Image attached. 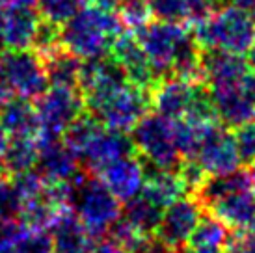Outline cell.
<instances>
[{
    "label": "cell",
    "mask_w": 255,
    "mask_h": 253,
    "mask_svg": "<svg viewBox=\"0 0 255 253\" xmlns=\"http://www.w3.org/2000/svg\"><path fill=\"white\" fill-rule=\"evenodd\" d=\"M86 110L95 116L105 128L130 132L136 123L151 110V92L127 82L99 101L88 105Z\"/></svg>",
    "instance_id": "277c9868"
},
{
    "label": "cell",
    "mask_w": 255,
    "mask_h": 253,
    "mask_svg": "<svg viewBox=\"0 0 255 253\" xmlns=\"http://www.w3.org/2000/svg\"><path fill=\"white\" fill-rule=\"evenodd\" d=\"M246 63H248V67L255 73V41L252 43V47L248 50V58H246Z\"/></svg>",
    "instance_id": "ab89813d"
},
{
    "label": "cell",
    "mask_w": 255,
    "mask_h": 253,
    "mask_svg": "<svg viewBox=\"0 0 255 253\" xmlns=\"http://www.w3.org/2000/svg\"><path fill=\"white\" fill-rule=\"evenodd\" d=\"M149 6L156 21L188 24V2L186 0H149Z\"/></svg>",
    "instance_id": "f1b7e54d"
},
{
    "label": "cell",
    "mask_w": 255,
    "mask_h": 253,
    "mask_svg": "<svg viewBox=\"0 0 255 253\" xmlns=\"http://www.w3.org/2000/svg\"><path fill=\"white\" fill-rule=\"evenodd\" d=\"M2 253H13V250H6V252H2Z\"/></svg>",
    "instance_id": "7bdbcfd3"
},
{
    "label": "cell",
    "mask_w": 255,
    "mask_h": 253,
    "mask_svg": "<svg viewBox=\"0 0 255 253\" xmlns=\"http://www.w3.org/2000/svg\"><path fill=\"white\" fill-rule=\"evenodd\" d=\"M49 231L54 242V253H95L97 250V240L71 209H65Z\"/></svg>",
    "instance_id": "e0dca14e"
},
{
    "label": "cell",
    "mask_w": 255,
    "mask_h": 253,
    "mask_svg": "<svg viewBox=\"0 0 255 253\" xmlns=\"http://www.w3.org/2000/svg\"><path fill=\"white\" fill-rule=\"evenodd\" d=\"M194 160L199 162V166L205 169L207 175L231 173L241 168L242 164L235 136L227 132V128L222 123H216L209 128Z\"/></svg>",
    "instance_id": "9c48e42d"
},
{
    "label": "cell",
    "mask_w": 255,
    "mask_h": 253,
    "mask_svg": "<svg viewBox=\"0 0 255 253\" xmlns=\"http://www.w3.org/2000/svg\"><path fill=\"white\" fill-rule=\"evenodd\" d=\"M231 6H237L244 9V11H250V13H255V0H229Z\"/></svg>",
    "instance_id": "f35d334b"
},
{
    "label": "cell",
    "mask_w": 255,
    "mask_h": 253,
    "mask_svg": "<svg viewBox=\"0 0 255 253\" xmlns=\"http://www.w3.org/2000/svg\"><path fill=\"white\" fill-rule=\"evenodd\" d=\"M121 216L143 235H156L164 216V207L140 192L138 196L123 203Z\"/></svg>",
    "instance_id": "603a6c76"
},
{
    "label": "cell",
    "mask_w": 255,
    "mask_h": 253,
    "mask_svg": "<svg viewBox=\"0 0 255 253\" xmlns=\"http://www.w3.org/2000/svg\"><path fill=\"white\" fill-rule=\"evenodd\" d=\"M231 229L216 216L203 212L186 244V253H226Z\"/></svg>",
    "instance_id": "44dd1931"
},
{
    "label": "cell",
    "mask_w": 255,
    "mask_h": 253,
    "mask_svg": "<svg viewBox=\"0 0 255 253\" xmlns=\"http://www.w3.org/2000/svg\"><path fill=\"white\" fill-rule=\"evenodd\" d=\"M32 47L39 56H47L58 47H62V26H58L54 22L41 19L37 24L36 35H34V43Z\"/></svg>",
    "instance_id": "4dcf8cb0"
},
{
    "label": "cell",
    "mask_w": 255,
    "mask_h": 253,
    "mask_svg": "<svg viewBox=\"0 0 255 253\" xmlns=\"http://www.w3.org/2000/svg\"><path fill=\"white\" fill-rule=\"evenodd\" d=\"M130 138L136 153L143 160L155 164L156 168L177 171L183 155L179 153L173 121L166 120L156 112H147L130 130Z\"/></svg>",
    "instance_id": "5b68a950"
},
{
    "label": "cell",
    "mask_w": 255,
    "mask_h": 253,
    "mask_svg": "<svg viewBox=\"0 0 255 253\" xmlns=\"http://www.w3.org/2000/svg\"><path fill=\"white\" fill-rule=\"evenodd\" d=\"M47 75H49L50 86H62V88H75L78 90L80 82V69H82V60L75 56L64 47H58L50 54L43 56Z\"/></svg>",
    "instance_id": "d4e9b609"
},
{
    "label": "cell",
    "mask_w": 255,
    "mask_h": 253,
    "mask_svg": "<svg viewBox=\"0 0 255 253\" xmlns=\"http://www.w3.org/2000/svg\"><path fill=\"white\" fill-rule=\"evenodd\" d=\"M13 253H54V242L50 231L24 229L15 242Z\"/></svg>",
    "instance_id": "f546056e"
},
{
    "label": "cell",
    "mask_w": 255,
    "mask_h": 253,
    "mask_svg": "<svg viewBox=\"0 0 255 253\" xmlns=\"http://www.w3.org/2000/svg\"><path fill=\"white\" fill-rule=\"evenodd\" d=\"M233 136L235 141H237V149H239L242 164L255 162V120L237 126Z\"/></svg>",
    "instance_id": "d6a6232c"
},
{
    "label": "cell",
    "mask_w": 255,
    "mask_h": 253,
    "mask_svg": "<svg viewBox=\"0 0 255 253\" xmlns=\"http://www.w3.org/2000/svg\"><path fill=\"white\" fill-rule=\"evenodd\" d=\"M9 99H13V90H11V86L7 82L4 71L0 69V108L6 105Z\"/></svg>",
    "instance_id": "e575fe53"
},
{
    "label": "cell",
    "mask_w": 255,
    "mask_h": 253,
    "mask_svg": "<svg viewBox=\"0 0 255 253\" xmlns=\"http://www.w3.org/2000/svg\"><path fill=\"white\" fill-rule=\"evenodd\" d=\"M203 84L205 82H192L183 78H164L151 92V108L166 120H183Z\"/></svg>",
    "instance_id": "7c38bea8"
},
{
    "label": "cell",
    "mask_w": 255,
    "mask_h": 253,
    "mask_svg": "<svg viewBox=\"0 0 255 253\" xmlns=\"http://www.w3.org/2000/svg\"><path fill=\"white\" fill-rule=\"evenodd\" d=\"M218 121L226 128H237L255 120V73L252 69L233 82L209 88Z\"/></svg>",
    "instance_id": "ba28073f"
},
{
    "label": "cell",
    "mask_w": 255,
    "mask_h": 253,
    "mask_svg": "<svg viewBox=\"0 0 255 253\" xmlns=\"http://www.w3.org/2000/svg\"><path fill=\"white\" fill-rule=\"evenodd\" d=\"M7 141H9V134L6 132V128L0 123V171H2V160H4V153H6Z\"/></svg>",
    "instance_id": "8d00e7d4"
},
{
    "label": "cell",
    "mask_w": 255,
    "mask_h": 253,
    "mask_svg": "<svg viewBox=\"0 0 255 253\" xmlns=\"http://www.w3.org/2000/svg\"><path fill=\"white\" fill-rule=\"evenodd\" d=\"M41 17L34 6H6L0 15V47L24 50L32 47Z\"/></svg>",
    "instance_id": "5bb4252c"
},
{
    "label": "cell",
    "mask_w": 255,
    "mask_h": 253,
    "mask_svg": "<svg viewBox=\"0 0 255 253\" xmlns=\"http://www.w3.org/2000/svg\"><path fill=\"white\" fill-rule=\"evenodd\" d=\"M21 211V199L13 188L11 177L0 171V220H17Z\"/></svg>",
    "instance_id": "1f68e13d"
},
{
    "label": "cell",
    "mask_w": 255,
    "mask_h": 253,
    "mask_svg": "<svg viewBox=\"0 0 255 253\" xmlns=\"http://www.w3.org/2000/svg\"><path fill=\"white\" fill-rule=\"evenodd\" d=\"M248 173H250V181H252V188L255 190V162H252V166H250Z\"/></svg>",
    "instance_id": "60d3db41"
},
{
    "label": "cell",
    "mask_w": 255,
    "mask_h": 253,
    "mask_svg": "<svg viewBox=\"0 0 255 253\" xmlns=\"http://www.w3.org/2000/svg\"><path fill=\"white\" fill-rule=\"evenodd\" d=\"M118 17L127 30L138 32L147 22H151V6L149 0H121L118 6Z\"/></svg>",
    "instance_id": "83f0119b"
},
{
    "label": "cell",
    "mask_w": 255,
    "mask_h": 253,
    "mask_svg": "<svg viewBox=\"0 0 255 253\" xmlns=\"http://www.w3.org/2000/svg\"><path fill=\"white\" fill-rule=\"evenodd\" d=\"M252 188L250 173L246 169H235L231 173L222 175H207V179L199 184L198 190L192 194V197L201 205L203 211H209L220 199L231 196L235 192Z\"/></svg>",
    "instance_id": "ffe728a7"
},
{
    "label": "cell",
    "mask_w": 255,
    "mask_h": 253,
    "mask_svg": "<svg viewBox=\"0 0 255 253\" xmlns=\"http://www.w3.org/2000/svg\"><path fill=\"white\" fill-rule=\"evenodd\" d=\"M95 253H127L123 248H120L118 244H114V242H110V240H103V242H99L97 244V250H95Z\"/></svg>",
    "instance_id": "d590c367"
},
{
    "label": "cell",
    "mask_w": 255,
    "mask_h": 253,
    "mask_svg": "<svg viewBox=\"0 0 255 253\" xmlns=\"http://www.w3.org/2000/svg\"><path fill=\"white\" fill-rule=\"evenodd\" d=\"M93 6L101 7V9H107V11H114V9H118L121 0H90Z\"/></svg>",
    "instance_id": "74e56055"
},
{
    "label": "cell",
    "mask_w": 255,
    "mask_h": 253,
    "mask_svg": "<svg viewBox=\"0 0 255 253\" xmlns=\"http://www.w3.org/2000/svg\"><path fill=\"white\" fill-rule=\"evenodd\" d=\"M37 118H39V132L41 140L62 138L67 126L86 110L84 97L80 90L50 86L47 93L36 101Z\"/></svg>",
    "instance_id": "8992f818"
},
{
    "label": "cell",
    "mask_w": 255,
    "mask_h": 253,
    "mask_svg": "<svg viewBox=\"0 0 255 253\" xmlns=\"http://www.w3.org/2000/svg\"><path fill=\"white\" fill-rule=\"evenodd\" d=\"M37 145L39 153H37L36 171L47 183H65L80 168V158L65 143L64 138H54V140L37 138Z\"/></svg>",
    "instance_id": "9a60e30c"
},
{
    "label": "cell",
    "mask_w": 255,
    "mask_h": 253,
    "mask_svg": "<svg viewBox=\"0 0 255 253\" xmlns=\"http://www.w3.org/2000/svg\"><path fill=\"white\" fill-rule=\"evenodd\" d=\"M207 212L222 220L231 231H252L255 229V190L235 192L220 199Z\"/></svg>",
    "instance_id": "ac0fdd59"
},
{
    "label": "cell",
    "mask_w": 255,
    "mask_h": 253,
    "mask_svg": "<svg viewBox=\"0 0 255 253\" xmlns=\"http://www.w3.org/2000/svg\"><path fill=\"white\" fill-rule=\"evenodd\" d=\"M0 69L17 97L37 101L50 88L45 62L36 50H6L0 56Z\"/></svg>",
    "instance_id": "52a82bcc"
},
{
    "label": "cell",
    "mask_w": 255,
    "mask_h": 253,
    "mask_svg": "<svg viewBox=\"0 0 255 253\" xmlns=\"http://www.w3.org/2000/svg\"><path fill=\"white\" fill-rule=\"evenodd\" d=\"M86 4L88 0H37L36 9L41 19L64 26Z\"/></svg>",
    "instance_id": "4316f807"
},
{
    "label": "cell",
    "mask_w": 255,
    "mask_h": 253,
    "mask_svg": "<svg viewBox=\"0 0 255 253\" xmlns=\"http://www.w3.org/2000/svg\"><path fill=\"white\" fill-rule=\"evenodd\" d=\"M142 164H143L142 194L151 197L155 203H158L160 207L166 209L173 201H177V199L186 196L188 188H186V184L183 183V179H181V175H179L177 171L156 168L155 164L143 160V158H142Z\"/></svg>",
    "instance_id": "d6986e66"
},
{
    "label": "cell",
    "mask_w": 255,
    "mask_h": 253,
    "mask_svg": "<svg viewBox=\"0 0 255 253\" xmlns=\"http://www.w3.org/2000/svg\"><path fill=\"white\" fill-rule=\"evenodd\" d=\"M101 128H103V125L97 121V118L92 116L88 110H84L77 120L73 121L71 125L67 126V130L64 132L62 138H64L65 143H67L77 155H80L82 149L90 143V140L99 132Z\"/></svg>",
    "instance_id": "484cf974"
},
{
    "label": "cell",
    "mask_w": 255,
    "mask_h": 253,
    "mask_svg": "<svg viewBox=\"0 0 255 253\" xmlns=\"http://www.w3.org/2000/svg\"><path fill=\"white\" fill-rule=\"evenodd\" d=\"M0 123L9 136H37L39 118L32 101L22 97L9 99L0 108Z\"/></svg>",
    "instance_id": "7402d4cb"
},
{
    "label": "cell",
    "mask_w": 255,
    "mask_h": 253,
    "mask_svg": "<svg viewBox=\"0 0 255 253\" xmlns=\"http://www.w3.org/2000/svg\"><path fill=\"white\" fill-rule=\"evenodd\" d=\"M125 32L118 13L84 6L62 26V47L80 60L110 56L114 41Z\"/></svg>",
    "instance_id": "7a4b0ae2"
},
{
    "label": "cell",
    "mask_w": 255,
    "mask_h": 253,
    "mask_svg": "<svg viewBox=\"0 0 255 253\" xmlns=\"http://www.w3.org/2000/svg\"><path fill=\"white\" fill-rule=\"evenodd\" d=\"M192 32L201 49L244 54L255 41V15L229 4L214 9L211 17L192 26Z\"/></svg>",
    "instance_id": "3957f363"
},
{
    "label": "cell",
    "mask_w": 255,
    "mask_h": 253,
    "mask_svg": "<svg viewBox=\"0 0 255 253\" xmlns=\"http://www.w3.org/2000/svg\"><path fill=\"white\" fill-rule=\"evenodd\" d=\"M110 56L120 63L121 69L125 71V75L132 84L149 90V92H153V88L158 84L155 69L134 34L123 32L114 41Z\"/></svg>",
    "instance_id": "4fadbf2b"
},
{
    "label": "cell",
    "mask_w": 255,
    "mask_h": 253,
    "mask_svg": "<svg viewBox=\"0 0 255 253\" xmlns=\"http://www.w3.org/2000/svg\"><path fill=\"white\" fill-rule=\"evenodd\" d=\"M67 203L95 240L107 239L110 225L121 216V201L99 175L82 166L67 181Z\"/></svg>",
    "instance_id": "6da1fadb"
},
{
    "label": "cell",
    "mask_w": 255,
    "mask_h": 253,
    "mask_svg": "<svg viewBox=\"0 0 255 253\" xmlns=\"http://www.w3.org/2000/svg\"><path fill=\"white\" fill-rule=\"evenodd\" d=\"M214 2H216V4H218V7H222V6H220V4H222V2H224V0H214Z\"/></svg>",
    "instance_id": "b9f144b4"
},
{
    "label": "cell",
    "mask_w": 255,
    "mask_h": 253,
    "mask_svg": "<svg viewBox=\"0 0 255 253\" xmlns=\"http://www.w3.org/2000/svg\"><path fill=\"white\" fill-rule=\"evenodd\" d=\"M226 253H255V229L231 231Z\"/></svg>",
    "instance_id": "836d02e7"
},
{
    "label": "cell",
    "mask_w": 255,
    "mask_h": 253,
    "mask_svg": "<svg viewBox=\"0 0 255 253\" xmlns=\"http://www.w3.org/2000/svg\"><path fill=\"white\" fill-rule=\"evenodd\" d=\"M184 253H186V250H184Z\"/></svg>",
    "instance_id": "ee69618b"
},
{
    "label": "cell",
    "mask_w": 255,
    "mask_h": 253,
    "mask_svg": "<svg viewBox=\"0 0 255 253\" xmlns=\"http://www.w3.org/2000/svg\"><path fill=\"white\" fill-rule=\"evenodd\" d=\"M101 181L107 184L114 196L125 203L142 192L143 186V164L138 153L121 156L110 162L99 173Z\"/></svg>",
    "instance_id": "2e32d148"
},
{
    "label": "cell",
    "mask_w": 255,
    "mask_h": 253,
    "mask_svg": "<svg viewBox=\"0 0 255 253\" xmlns=\"http://www.w3.org/2000/svg\"><path fill=\"white\" fill-rule=\"evenodd\" d=\"M203 212L205 211L194 197H181L164 209V216L158 225L156 237L171 248L184 250Z\"/></svg>",
    "instance_id": "30bf717a"
},
{
    "label": "cell",
    "mask_w": 255,
    "mask_h": 253,
    "mask_svg": "<svg viewBox=\"0 0 255 253\" xmlns=\"http://www.w3.org/2000/svg\"><path fill=\"white\" fill-rule=\"evenodd\" d=\"M37 136H9L2 160V171L13 177L34 169L37 164Z\"/></svg>",
    "instance_id": "cb8c5ba5"
},
{
    "label": "cell",
    "mask_w": 255,
    "mask_h": 253,
    "mask_svg": "<svg viewBox=\"0 0 255 253\" xmlns=\"http://www.w3.org/2000/svg\"><path fill=\"white\" fill-rule=\"evenodd\" d=\"M132 153H136V149L132 138L127 132L110 130L103 126L90 140V143L82 149L78 158H80L82 168L88 169L90 173L99 175L110 162L118 160L121 156L132 155Z\"/></svg>",
    "instance_id": "8fae6325"
}]
</instances>
